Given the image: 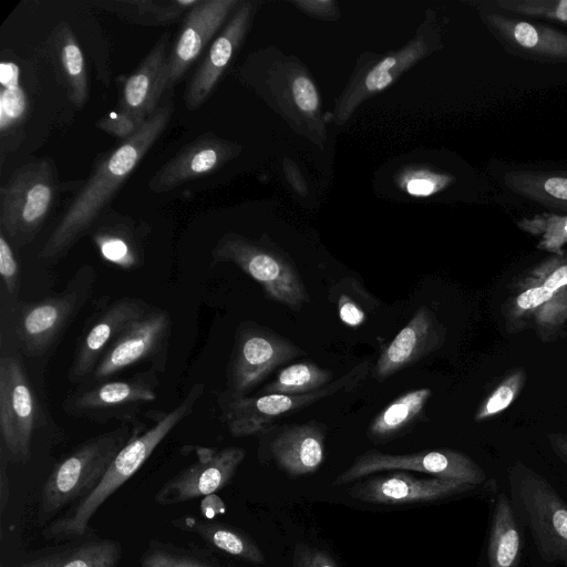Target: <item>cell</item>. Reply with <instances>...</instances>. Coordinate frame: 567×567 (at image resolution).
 Instances as JSON below:
<instances>
[{
  "instance_id": "obj_17",
  "label": "cell",
  "mask_w": 567,
  "mask_h": 567,
  "mask_svg": "<svg viewBox=\"0 0 567 567\" xmlns=\"http://www.w3.org/2000/svg\"><path fill=\"white\" fill-rule=\"evenodd\" d=\"M240 0H200L185 16L177 40L165 60L159 95L168 94L224 25Z\"/></svg>"
},
{
  "instance_id": "obj_48",
  "label": "cell",
  "mask_w": 567,
  "mask_h": 567,
  "mask_svg": "<svg viewBox=\"0 0 567 567\" xmlns=\"http://www.w3.org/2000/svg\"><path fill=\"white\" fill-rule=\"evenodd\" d=\"M547 437L551 450L567 464V434L550 433Z\"/></svg>"
},
{
  "instance_id": "obj_39",
  "label": "cell",
  "mask_w": 567,
  "mask_h": 567,
  "mask_svg": "<svg viewBox=\"0 0 567 567\" xmlns=\"http://www.w3.org/2000/svg\"><path fill=\"white\" fill-rule=\"evenodd\" d=\"M452 175L424 167H412L401 171L396 176L399 187L412 196H430L453 183Z\"/></svg>"
},
{
  "instance_id": "obj_13",
  "label": "cell",
  "mask_w": 567,
  "mask_h": 567,
  "mask_svg": "<svg viewBox=\"0 0 567 567\" xmlns=\"http://www.w3.org/2000/svg\"><path fill=\"white\" fill-rule=\"evenodd\" d=\"M157 373L151 368L127 379L81 386L66 398L64 410L94 422H133L144 405L155 401L159 385Z\"/></svg>"
},
{
  "instance_id": "obj_21",
  "label": "cell",
  "mask_w": 567,
  "mask_h": 567,
  "mask_svg": "<svg viewBox=\"0 0 567 567\" xmlns=\"http://www.w3.org/2000/svg\"><path fill=\"white\" fill-rule=\"evenodd\" d=\"M241 152L235 142L212 133L198 136L164 163L148 182V189L163 194L186 182L203 177L221 168Z\"/></svg>"
},
{
  "instance_id": "obj_46",
  "label": "cell",
  "mask_w": 567,
  "mask_h": 567,
  "mask_svg": "<svg viewBox=\"0 0 567 567\" xmlns=\"http://www.w3.org/2000/svg\"><path fill=\"white\" fill-rule=\"evenodd\" d=\"M282 171L292 190L300 196H307L309 193L307 182L298 166L290 158L284 159Z\"/></svg>"
},
{
  "instance_id": "obj_7",
  "label": "cell",
  "mask_w": 567,
  "mask_h": 567,
  "mask_svg": "<svg viewBox=\"0 0 567 567\" xmlns=\"http://www.w3.org/2000/svg\"><path fill=\"white\" fill-rule=\"evenodd\" d=\"M512 504L540 557L567 567V504L538 473L516 463L508 471Z\"/></svg>"
},
{
  "instance_id": "obj_45",
  "label": "cell",
  "mask_w": 567,
  "mask_h": 567,
  "mask_svg": "<svg viewBox=\"0 0 567 567\" xmlns=\"http://www.w3.org/2000/svg\"><path fill=\"white\" fill-rule=\"evenodd\" d=\"M302 13L319 20L337 21L340 9L334 0H293L290 1Z\"/></svg>"
},
{
  "instance_id": "obj_9",
  "label": "cell",
  "mask_w": 567,
  "mask_h": 567,
  "mask_svg": "<svg viewBox=\"0 0 567 567\" xmlns=\"http://www.w3.org/2000/svg\"><path fill=\"white\" fill-rule=\"evenodd\" d=\"M55 169L47 159L22 165L0 189V230L16 246L30 243L56 195Z\"/></svg>"
},
{
  "instance_id": "obj_2",
  "label": "cell",
  "mask_w": 567,
  "mask_h": 567,
  "mask_svg": "<svg viewBox=\"0 0 567 567\" xmlns=\"http://www.w3.org/2000/svg\"><path fill=\"white\" fill-rule=\"evenodd\" d=\"M238 79L276 112L290 128L321 152L328 140L321 99L306 65L276 47L251 52L238 70Z\"/></svg>"
},
{
  "instance_id": "obj_24",
  "label": "cell",
  "mask_w": 567,
  "mask_h": 567,
  "mask_svg": "<svg viewBox=\"0 0 567 567\" xmlns=\"http://www.w3.org/2000/svg\"><path fill=\"white\" fill-rule=\"evenodd\" d=\"M122 556L117 539L93 533L33 550L13 567H118Z\"/></svg>"
},
{
  "instance_id": "obj_32",
  "label": "cell",
  "mask_w": 567,
  "mask_h": 567,
  "mask_svg": "<svg viewBox=\"0 0 567 567\" xmlns=\"http://www.w3.org/2000/svg\"><path fill=\"white\" fill-rule=\"evenodd\" d=\"M503 182L517 195L567 212V172L517 169L507 172Z\"/></svg>"
},
{
  "instance_id": "obj_47",
  "label": "cell",
  "mask_w": 567,
  "mask_h": 567,
  "mask_svg": "<svg viewBox=\"0 0 567 567\" xmlns=\"http://www.w3.org/2000/svg\"><path fill=\"white\" fill-rule=\"evenodd\" d=\"M9 456L6 450L1 446V457H0V513L3 514L4 509L8 505L10 497V487H9V475H8V462Z\"/></svg>"
},
{
  "instance_id": "obj_38",
  "label": "cell",
  "mask_w": 567,
  "mask_h": 567,
  "mask_svg": "<svg viewBox=\"0 0 567 567\" xmlns=\"http://www.w3.org/2000/svg\"><path fill=\"white\" fill-rule=\"evenodd\" d=\"M526 378L524 368H518L508 374L482 402L474 420L483 422L506 410L523 390Z\"/></svg>"
},
{
  "instance_id": "obj_40",
  "label": "cell",
  "mask_w": 567,
  "mask_h": 567,
  "mask_svg": "<svg viewBox=\"0 0 567 567\" xmlns=\"http://www.w3.org/2000/svg\"><path fill=\"white\" fill-rule=\"evenodd\" d=\"M502 11L567 24V0H495Z\"/></svg>"
},
{
  "instance_id": "obj_4",
  "label": "cell",
  "mask_w": 567,
  "mask_h": 567,
  "mask_svg": "<svg viewBox=\"0 0 567 567\" xmlns=\"http://www.w3.org/2000/svg\"><path fill=\"white\" fill-rule=\"evenodd\" d=\"M134 431L128 423L92 436L55 464L41 493L37 524L45 527L86 497L104 477Z\"/></svg>"
},
{
  "instance_id": "obj_20",
  "label": "cell",
  "mask_w": 567,
  "mask_h": 567,
  "mask_svg": "<svg viewBox=\"0 0 567 567\" xmlns=\"http://www.w3.org/2000/svg\"><path fill=\"white\" fill-rule=\"evenodd\" d=\"M473 487L434 476L417 477L406 471H393L358 481L349 489V495L370 504L406 505L444 499Z\"/></svg>"
},
{
  "instance_id": "obj_31",
  "label": "cell",
  "mask_w": 567,
  "mask_h": 567,
  "mask_svg": "<svg viewBox=\"0 0 567 567\" xmlns=\"http://www.w3.org/2000/svg\"><path fill=\"white\" fill-rule=\"evenodd\" d=\"M488 567H516L522 551L519 519L511 499L497 496L488 539Z\"/></svg>"
},
{
  "instance_id": "obj_41",
  "label": "cell",
  "mask_w": 567,
  "mask_h": 567,
  "mask_svg": "<svg viewBox=\"0 0 567 567\" xmlns=\"http://www.w3.org/2000/svg\"><path fill=\"white\" fill-rule=\"evenodd\" d=\"M525 280L539 284L551 292L567 288V254L539 264L528 272Z\"/></svg>"
},
{
  "instance_id": "obj_28",
  "label": "cell",
  "mask_w": 567,
  "mask_h": 567,
  "mask_svg": "<svg viewBox=\"0 0 567 567\" xmlns=\"http://www.w3.org/2000/svg\"><path fill=\"white\" fill-rule=\"evenodd\" d=\"M171 524L183 532L196 534L210 547L234 558L256 565L266 561L262 550L247 533L224 522L184 515L173 519Z\"/></svg>"
},
{
  "instance_id": "obj_37",
  "label": "cell",
  "mask_w": 567,
  "mask_h": 567,
  "mask_svg": "<svg viewBox=\"0 0 567 567\" xmlns=\"http://www.w3.org/2000/svg\"><path fill=\"white\" fill-rule=\"evenodd\" d=\"M140 567H226L196 548L152 538L140 557Z\"/></svg>"
},
{
  "instance_id": "obj_6",
  "label": "cell",
  "mask_w": 567,
  "mask_h": 567,
  "mask_svg": "<svg viewBox=\"0 0 567 567\" xmlns=\"http://www.w3.org/2000/svg\"><path fill=\"white\" fill-rule=\"evenodd\" d=\"M214 262H231L258 282L267 298L295 311L310 301L302 278L291 260L268 239L226 233L212 249Z\"/></svg>"
},
{
  "instance_id": "obj_36",
  "label": "cell",
  "mask_w": 567,
  "mask_h": 567,
  "mask_svg": "<svg viewBox=\"0 0 567 567\" xmlns=\"http://www.w3.org/2000/svg\"><path fill=\"white\" fill-rule=\"evenodd\" d=\"M333 373L313 362L290 364L264 386L260 394H303L319 390L332 382Z\"/></svg>"
},
{
  "instance_id": "obj_42",
  "label": "cell",
  "mask_w": 567,
  "mask_h": 567,
  "mask_svg": "<svg viewBox=\"0 0 567 567\" xmlns=\"http://www.w3.org/2000/svg\"><path fill=\"white\" fill-rule=\"evenodd\" d=\"M144 123V120L117 109V111L102 116L96 122V127L121 142H124L134 136L142 128Z\"/></svg>"
},
{
  "instance_id": "obj_23",
  "label": "cell",
  "mask_w": 567,
  "mask_h": 567,
  "mask_svg": "<svg viewBox=\"0 0 567 567\" xmlns=\"http://www.w3.org/2000/svg\"><path fill=\"white\" fill-rule=\"evenodd\" d=\"M446 330L426 306L419 307L409 322L382 350L373 368V377L384 381L429 354L445 342Z\"/></svg>"
},
{
  "instance_id": "obj_8",
  "label": "cell",
  "mask_w": 567,
  "mask_h": 567,
  "mask_svg": "<svg viewBox=\"0 0 567 567\" xmlns=\"http://www.w3.org/2000/svg\"><path fill=\"white\" fill-rule=\"evenodd\" d=\"M370 370L371 361L364 360L326 386L303 394L236 395L224 391L218 395L221 417L234 436L260 434L285 415L339 392L354 390Z\"/></svg>"
},
{
  "instance_id": "obj_27",
  "label": "cell",
  "mask_w": 567,
  "mask_h": 567,
  "mask_svg": "<svg viewBox=\"0 0 567 567\" xmlns=\"http://www.w3.org/2000/svg\"><path fill=\"white\" fill-rule=\"evenodd\" d=\"M145 234L133 219L113 210L104 212L91 229L92 239L101 256L125 270L142 266Z\"/></svg>"
},
{
  "instance_id": "obj_12",
  "label": "cell",
  "mask_w": 567,
  "mask_h": 567,
  "mask_svg": "<svg viewBox=\"0 0 567 567\" xmlns=\"http://www.w3.org/2000/svg\"><path fill=\"white\" fill-rule=\"evenodd\" d=\"M302 353L300 347L274 330L255 322H243L236 331L225 391L247 395L276 368Z\"/></svg>"
},
{
  "instance_id": "obj_30",
  "label": "cell",
  "mask_w": 567,
  "mask_h": 567,
  "mask_svg": "<svg viewBox=\"0 0 567 567\" xmlns=\"http://www.w3.org/2000/svg\"><path fill=\"white\" fill-rule=\"evenodd\" d=\"M53 35V58L62 83L70 102L80 110L89 99V80L83 52L66 23H60Z\"/></svg>"
},
{
  "instance_id": "obj_25",
  "label": "cell",
  "mask_w": 567,
  "mask_h": 567,
  "mask_svg": "<svg viewBox=\"0 0 567 567\" xmlns=\"http://www.w3.org/2000/svg\"><path fill=\"white\" fill-rule=\"evenodd\" d=\"M326 433V425L315 420L284 425L271 440V455L290 476L312 474L324 461Z\"/></svg>"
},
{
  "instance_id": "obj_33",
  "label": "cell",
  "mask_w": 567,
  "mask_h": 567,
  "mask_svg": "<svg viewBox=\"0 0 567 567\" xmlns=\"http://www.w3.org/2000/svg\"><path fill=\"white\" fill-rule=\"evenodd\" d=\"M200 0H103L91 4L130 23L159 27L174 22Z\"/></svg>"
},
{
  "instance_id": "obj_14",
  "label": "cell",
  "mask_w": 567,
  "mask_h": 567,
  "mask_svg": "<svg viewBox=\"0 0 567 567\" xmlns=\"http://www.w3.org/2000/svg\"><path fill=\"white\" fill-rule=\"evenodd\" d=\"M39 404L19 357L0 358V435L10 460L28 462L39 422Z\"/></svg>"
},
{
  "instance_id": "obj_26",
  "label": "cell",
  "mask_w": 567,
  "mask_h": 567,
  "mask_svg": "<svg viewBox=\"0 0 567 567\" xmlns=\"http://www.w3.org/2000/svg\"><path fill=\"white\" fill-rule=\"evenodd\" d=\"M169 33L165 32L123 82L118 109L146 121L161 100L159 83L167 58Z\"/></svg>"
},
{
  "instance_id": "obj_15",
  "label": "cell",
  "mask_w": 567,
  "mask_h": 567,
  "mask_svg": "<svg viewBox=\"0 0 567 567\" xmlns=\"http://www.w3.org/2000/svg\"><path fill=\"white\" fill-rule=\"evenodd\" d=\"M172 331L171 315L163 309L151 308L133 320L102 355L91 380L102 382L141 362H152L162 372L165 368Z\"/></svg>"
},
{
  "instance_id": "obj_16",
  "label": "cell",
  "mask_w": 567,
  "mask_h": 567,
  "mask_svg": "<svg viewBox=\"0 0 567 567\" xmlns=\"http://www.w3.org/2000/svg\"><path fill=\"white\" fill-rule=\"evenodd\" d=\"M246 451L239 446L198 447L197 460L168 478L155 493L162 506L178 505L212 495L230 483Z\"/></svg>"
},
{
  "instance_id": "obj_43",
  "label": "cell",
  "mask_w": 567,
  "mask_h": 567,
  "mask_svg": "<svg viewBox=\"0 0 567 567\" xmlns=\"http://www.w3.org/2000/svg\"><path fill=\"white\" fill-rule=\"evenodd\" d=\"M0 276L8 293L14 298L19 292L20 270L10 241L0 230Z\"/></svg>"
},
{
  "instance_id": "obj_11",
  "label": "cell",
  "mask_w": 567,
  "mask_h": 567,
  "mask_svg": "<svg viewBox=\"0 0 567 567\" xmlns=\"http://www.w3.org/2000/svg\"><path fill=\"white\" fill-rule=\"evenodd\" d=\"M389 471L420 472L472 486L482 484L486 480L483 468L468 455L458 451L443 449L410 454H389L369 450L358 455L332 484L344 485Z\"/></svg>"
},
{
  "instance_id": "obj_1",
  "label": "cell",
  "mask_w": 567,
  "mask_h": 567,
  "mask_svg": "<svg viewBox=\"0 0 567 567\" xmlns=\"http://www.w3.org/2000/svg\"><path fill=\"white\" fill-rule=\"evenodd\" d=\"M173 113V102L158 106L134 136L121 142L99 162L41 249L42 259H60L92 229L117 190L162 136Z\"/></svg>"
},
{
  "instance_id": "obj_10",
  "label": "cell",
  "mask_w": 567,
  "mask_h": 567,
  "mask_svg": "<svg viewBox=\"0 0 567 567\" xmlns=\"http://www.w3.org/2000/svg\"><path fill=\"white\" fill-rule=\"evenodd\" d=\"M95 278L94 268L84 265L61 292L19 305L14 332L24 353L41 355L53 346L90 298Z\"/></svg>"
},
{
  "instance_id": "obj_22",
  "label": "cell",
  "mask_w": 567,
  "mask_h": 567,
  "mask_svg": "<svg viewBox=\"0 0 567 567\" xmlns=\"http://www.w3.org/2000/svg\"><path fill=\"white\" fill-rule=\"evenodd\" d=\"M152 307L135 297H124L109 305L79 338L69 379L86 382L104 352L117 336Z\"/></svg>"
},
{
  "instance_id": "obj_34",
  "label": "cell",
  "mask_w": 567,
  "mask_h": 567,
  "mask_svg": "<svg viewBox=\"0 0 567 567\" xmlns=\"http://www.w3.org/2000/svg\"><path fill=\"white\" fill-rule=\"evenodd\" d=\"M328 300L334 306L339 319L350 328L362 326L380 305L362 281L352 276L333 282L328 290Z\"/></svg>"
},
{
  "instance_id": "obj_29",
  "label": "cell",
  "mask_w": 567,
  "mask_h": 567,
  "mask_svg": "<svg viewBox=\"0 0 567 567\" xmlns=\"http://www.w3.org/2000/svg\"><path fill=\"white\" fill-rule=\"evenodd\" d=\"M432 395L430 388H420L398 396L373 417L367 430L368 439L384 443L411 430L424 417Z\"/></svg>"
},
{
  "instance_id": "obj_35",
  "label": "cell",
  "mask_w": 567,
  "mask_h": 567,
  "mask_svg": "<svg viewBox=\"0 0 567 567\" xmlns=\"http://www.w3.org/2000/svg\"><path fill=\"white\" fill-rule=\"evenodd\" d=\"M0 133L2 138L18 132L25 121L28 97L20 82V69L11 60L0 64Z\"/></svg>"
},
{
  "instance_id": "obj_44",
  "label": "cell",
  "mask_w": 567,
  "mask_h": 567,
  "mask_svg": "<svg viewBox=\"0 0 567 567\" xmlns=\"http://www.w3.org/2000/svg\"><path fill=\"white\" fill-rule=\"evenodd\" d=\"M292 567H338L333 559L323 550L303 543L296 545L292 555Z\"/></svg>"
},
{
  "instance_id": "obj_19",
  "label": "cell",
  "mask_w": 567,
  "mask_h": 567,
  "mask_svg": "<svg viewBox=\"0 0 567 567\" xmlns=\"http://www.w3.org/2000/svg\"><path fill=\"white\" fill-rule=\"evenodd\" d=\"M259 4L258 1H241L214 39L185 92L187 110L199 109L210 96L247 37Z\"/></svg>"
},
{
  "instance_id": "obj_3",
  "label": "cell",
  "mask_w": 567,
  "mask_h": 567,
  "mask_svg": "<svg viewBox=\"0 0 567 567\" xmlns=\"http://www.w3.org/2000/svg\"><path fill=\"white\" fill-rule=\"evenodd\" d=\"M204 391L205 385L196 383L171 411L156 412L150 427L135 425L131 437L94 491L43 527L42 536L59 543L95 533L90 522L97 509L144 465L174 427L193 413Z\"/></svg>"
},
{
  "instance_id": "obj_18",
  "label": "cell",
  "mask_w": 567,
  "mask_h": 567,
  "mask_svg": "<svg viewBox=\"0 0 567 567\" xmlns=\"http://www.w3.org/2000/svg\"><path fill=\"white\" fill-rule=\"evenodd\" d=\"M478 16L491 34L509 54L542 63H567V33L480 8Z\"/></svg>"
},
{
  "instance_id": "obj_5",
  "label": "cell",
  "mask_w": 567,
  "mask_h": 567,
  "mask_svg": "<svg viewBox=\"0 0 567 567\" xmlns=\"http://www.w3.org/2000/svg\"><path fill=\"white\" fill-rule=\"evenodd\" d=\"M442 45V25L435 11L427 9L414 37L402 48L382 54L367 52L359 58L352 75L336 100L330 121L337 126L346 125L364 101L388 89Z\"/></svg>"
}]
</instances>
